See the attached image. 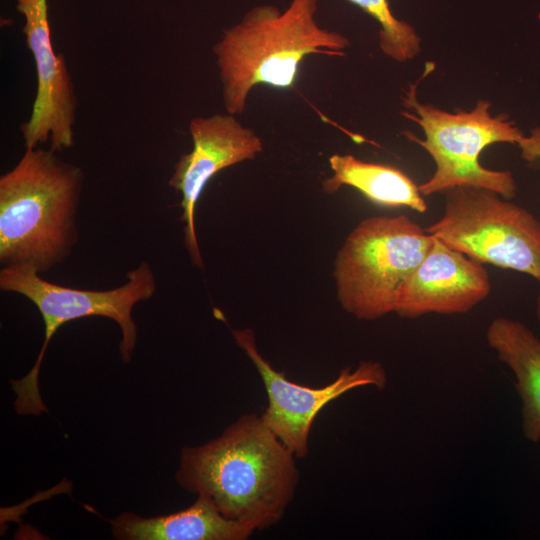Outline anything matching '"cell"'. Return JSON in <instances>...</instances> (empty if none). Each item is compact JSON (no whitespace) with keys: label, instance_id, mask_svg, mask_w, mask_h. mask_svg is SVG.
I'll return each mask as SVG.
<instances>
[{"label":"cell","instance_id":"cell-1","mask_svg":"<svg viewBox=\"0 0 540 540\" xmlns=\"http://www.w3.org/2000/svg\"><path fill=\"white\" fill-rule=\"evenodd\" d=\"M296 459L261 415L247 413L219 437L183 447L175 479L208 497L224 517L261 531L280 522L295 497Z\"/></svg>","mask_w":540,"mask_h":540},{"label":"cell","instance_id":"cell-2","mask_svg":"<svg viewBox=\"0 0 540 540\" xmlns=\"http://www.w3.org/2000/svg\"><path fill=\"white\" fill-rule=\"evenodd\" d=\"M319 1L290 0L284 9L259 4L223 31L212 50L227 113L242 114L258 85L292 88L309 55H345L349 40L316 19Z\"/></svg>","mask_w":540,"mask_h":540},{"label":"cell","instance_id":"cell-3","mask_svg":"<svg viewBox=\"0 0 540 540\" xmlns=\"http://www.w3.org/2000/svg\"><path fill=\"white\" fill-rule=\"evenodd\" d=\"M82 169L51 149L26 148L0 177V263L39 274L64 262L78 241Z\"/></svg>","mask_w":540,"mask_h":540},{"label":"cell","instance_id":"cell-4","mask_svg":"<svg viewBox=\"0 0 540 540\" xmlns=\"http://www.w3.org/2000/svg\"><path fill=\"white\" fill-rule=\"evenodd\" d=\"M127 281L110 290H82L51 283L27 266H6L0 271V289L29 299L40 312L45 336L31 370L21 379L11 380L16 394L14 407L19 415L48 412L39 391V372L50 340L65 323L90 316L115 321L121 330L119 352L123 362L132 359L137 342V326L132 317L134 306L151 298L156 278L151 266L143 261L126 274Z\"/></svg>","mask_w":540,"mask_h":540},{"label":"cell","instance_id":"cell-5","mask_svg":"<svg viewBox=\"0 0 540 540\" xmlns=\"http://www.w3.org/2000/svg\"><path fill=\"white\" fill-rule=\"evenodd\" d=\"M406 118L424 132L420 139L405 135L423 147L435 162L433 175L419 185L423 196L443 193L458 186L492 190L506 199L515 196V178L508 170H491L481 165V152L494 143L516 144L525 135L506 115L492 116L490 102L478 100L474 109L450 113L417 99L416 85L410 84L402 97Z\"/></svg>","mask_w":540,"mask_h":540},{"label":"cell","instance_id":"cell-6","mask_svg":"<svg viewBox=\"0 0 540 540\" xmlns=\"http://www.w3.org/2000/svg\"><path fill=\"white\" fill-rule=\"evenodd\" d=\"M432 241L426 229L405 215L361 221L346 238L335 262L341 306L360 320L395 312L401 288Z\"/></svg>","mask_w":540,"mask_h":540},{"label":"cell","instance_id":"cell-7","mask_svg":"<svg viewBox=\"0 0 540 540\" xmlns=\"http://www.w3.org/2000/svg\"><path fill=\"white\" fill-rule=\"evenodd\" d=\"M443 193V214L426 228L429 234L481 263L540 281V221L532 213L481 187Z\"/></svg>","mask_w":540,"mask_h":540},{"label":"cell","instance_id":"cell-8","mask_svg":"<svg viewBox=\"0 0 540 540\" xmlns=\"http://www.w3.org/2000/svg\"><path fill=\"white\" fill-rule=\"evenodd\" d=\"M232 334L263 381L268 401L261 414L263 421L296 458L308 455L313 422L328 403L357 387L374 386L382 390L387 385L385 368L373 360H363L355 369H342L336 379L325 386L300 385L275 370L259 353L252 330L233 329Z\"/></svg>","mask_w":540,"mask_h":540},{"label":"cell","instance_id":"cell-9","mask_svg":"<svg viewBox=\"0 0 540 540\" xmlns=\"http://www.w3.org/2000/svg\"><path fill=\"white\" fill-rule=\"evenodd\" d=\"M24 16L23 33L37 73V92L30 118L20 125L25 147L36 148L50 141V149L61 152L74 144L77 98L63 54L51 40L47 0H16Z\"/></svg>","mask_w":540,"mask_h":540},{"label":"cell","instance_id":"cell-10","mask_svg":"<svg viewBox=\"0 0 540 540\" xmlns=\"http://www.w3.org/2000/svg\"><path fill=\"white\" fill-rule=\"evenodd\" d=\"M193 148L174 166L169 185L181 195L184 240L192 263L203 268L195 212L210 179L221 170L254 159L263 150L261 138L232 114L196 116L189 123Z\"/></svg>","mask_w":540,"mask_h":540},{"label":"cell","instance_id":"cell-11","mask_svg":"<svg viewBox=\"0 0 540 540\" xmlns=\"http://www.w3.org/2000/svg\"><path fill=\"white\" fill-rule=\"evenodd\" d=\"M491 291L483 263L433 236L430 249L400 290L395 313L414 319L436 314H463Z\"/></svg>","mask_w":540,"mask_h":540},{"label":"cell","instance_id":"cell-12","mask_svg":"<svg viewBox=\"0 0 540 540\" xmlns=\"http://www.w3.org/2000/svg\"><path fill=\"white\" fill-rule=\"evenodd\" d=\"M112 535L121 540H247L255 530L224 517L204 495L186 509L144 518L124 512L109 520Z\"/></svg>","mask_w":540,"mask_h":540},{"label":"cell","instance_id":"cell-13","mask_svg":"<svg viewBox=\"0 0 540 540\" xmlns=\"http://www.w3.org/2000/svg\"><path fill=\"white\" fill-rule=\"evenodd\" d=\"M488 345L516 378L522 400V429L531 442L540 441V339L523 322L494 318L486 331Z\"/></svg>","mask_w":540,"mask_h":540},{"label":"cell","instance_id":"cell-14","mask_svg":"<svg viewBox=\"0 0 540 540\" xmlns=\"http://www.w3.org/2000/svg\"><path fill=\"white\" fill-rule=\"evenodd\" d=\"M329 164L333 175L322 183L326 193L332 194L342 186H350L383 206L407 207L421 213L427 210L419 186L395 167L362 161L350 154H334L329 158Z\"/></svg>","mask_w":540,"mask_h":540},{"label":"cell","instance_id":"cell-15","mask_svg":"<svg viewBox=\"0 0 540 540\" xmlns=\"http://www.w3.org/2000/svg\"><path fill=\"white\" fill-rule=\"evenodd\" d=\"M348 1L379 23V47L386 56L404 62L418 55L421 38L411 24L393 15L388 0Z\"/></svg>","mask_w":540,"mask_h":540},{"label":"cell","instance_id":"cell-16","mask_svg":"<svg viewBox=\"0 0 540 540\" xmlns=\"http://www.w3.org/2000/svg\"><path fill=\"white\" fill-rule=\"evenodd\" d=\"M522 159L527 163L540 166V127L533 128L517 143Z\"/></svg>","mask_w":540,"mask_h":540},{"label":"cell","instance_id":"cell-17","mask_svg":"<svg viewBox=\"0 0 540 540\" xmlns=\"http://www.w3.org/2000/svg\"><path fill=\"white\" fill-rule=\"evenodd\" d=\"M539 284H540V281H539ZM536 314H537V317L540 321V292H539V295H538V298H537V303H536Z\"/></svg>","mask_w":540,"mask_h":540}]
</instances>
